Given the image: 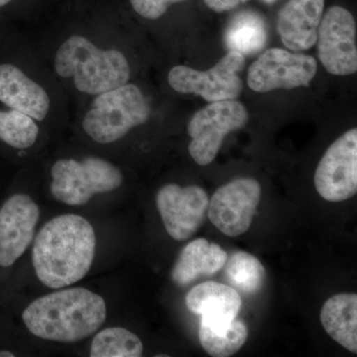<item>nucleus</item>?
Masks as SVG:
<instances>
[{
  "label": "nucleus",
  "instance_id": "1",
  "mask_svg": "<svg viewBox=\"0 0 357 357\" xmlns=\"http://www.w3.org/2000/svg\"><path fill=\"white\" fill-rule=\"evenodd\" d=\"M50 74L82 102L131 82L130 61L98 32H62L48 54Z\"/></svg>",
  "mask_w": 357,
  "mask_h": 357
},
{
  "label": "nucleus",
  "instance_id": "2",
  "mask_svg": "<svg viewBox=\"0 0 357 357\" xmlns=\"http://www.w3.org/2000/svg\"><path fill=\"white\" fill-rule=\"evenodd\" d=\"M96 232L81 215L52 218L40 230L32 249V263L46 287L62 289L84 278L96 255Z\"/></svg>",
  "mask_w": 357,
  "mask_h": 357
},
{
  "label": "nucleus",
  "instance_id": "3",
  "mask_svg": "<svg viewBox=\"0 0 357 357\" xmlns=\"http://www.w3.org/2000/svg\"><path fill=\"white\" fill-rule=\"evenodd\" d=\"M107 319V305L86 288H70L40 297L22 314L30 333L42 340L73 344L89 337Z\"/></svg>",
  "mask_w": 357,
  "mask_h": 357
},
{
  "label": "nucleus",
  "instance_id": "4",
  "mask_svg": "<svg viewBox=\"0 0 357 357\" xmlns=\"http://www.w3.org/2000/svg\"><path fill=\"white\" fill-rule=\"evenodd\" d=\"M151 105L138 84L129 83L84 100L79 109V126L100 145L119 142L134 128L147 123Z\"/></svg>",
  "mask_w": 357,
  "mask_h": 357
},
{
  "label": "nucleus",
  "instance_id": "5",
  "mask_svg": "<svg viewBox=\"0 0 357 357\" xmlns=\"http://www.w3.org/2000/svg\"><path fill=\"white\" fill-rule=\"evenodd\" d=\"M50 174L51 194L69 206H83L95 195L115 191L123 183L121 169L98 156L59 159Z\"/></svg>",
  "mask_w": 357,
  "mask_h": 357
},
{
  "label": "nucleus",
  "instance_id": "6",
  "mask_svg": "<svg viewBox=\"0 0 357 357\" xmlns=\"http://www.w3.org/2000/svg\"><path fill=\"white\" fill-rule=\"evenodd\" d=\"M243 54L229 51L208 70H198L188 66L173 67L168 74L169 86L178 93L202 96L208 102L236 100L243 91L238 73L243 70Z\"/></svg>",
  "mask_w": 357,
  "mask_h": 357
},
{
  "label": "nucleus",
  "instance_id": "7",
  "mask_svg": "<svg viewBox=\"0 0 357 357\" xmlns=\"http://www.w3.org/2000/svg\"><path fill=\"white\" fill-rule=\"evenodd\" d=\"M249 114L243 103L234 100L211 102L192 115L188 124L192 141L189 153L199 166H206L215 160L225 136L243 128Z\"/></svg>",
  "mask_w": 357,
  "mask_h": 357
},
{
  "label": "nucleus",
  "instance_id": "8",
  "mask_svg": "<svg viewBox=\"0 0 357 357\" xmlns=\"http://www.w3.org/2000/svg\"><path fill=\"white\" fill-rule=\"evenodd\" d=\"M317 69L316 60L311 56L272 48L249 67L248 84L256 93L309 86Z\"/></svg>",
  "mask_w": 357,
  "mask_h": 357
},
{
  "label": "nucleus",
  "instance_id": "9",
  "mask_svg": "<svg viewBox=\"0 0 357 357\" xmlns=\"http://www.w3.org/2000/svg\"><path fill=\"white\" fill-rule=\"evenodd\" d=\"M57 98L40 75L15 64H0V102L31 117L40 124L56 115Z\"/></svg>",
  "mask_w": 357,
  "mask_h": 357
},
{
  "label": "nucleus",
  "instance_id": "10",
  "mask_svg": "<svg viewBox=\"0 0 357 357\" xmlns=\"http://www.w3.org/2000/svg\"><path fill=\"white\" fill-rule=\"evenodd\" d=\"M319 196L332 203L347 201L357 192V129L342 134L328 148L314 173Z\"/></svg>",
  "mask_w": 357,
  "mask_h": 357
},
{
  "label": "nucleus",
  "instance_id": "11",
  "mask_svg": "<svg viewBox=\"0 0 357 357\" xmlns=\"http://www.w3.org/2000/svg\"><path fill=\"white\" fill-rule=\"evenodd\" d=\"M317 42L319 60L330 74L349 76L356 73V23L347 9L333 6L326 11Z\"/></svg>",
  "mask_w": 357,
  "mask_h": 357
},
{
  "label": "nucleus",
  "instance_id": "12",
  "mask_svg": "<svg viewBox=\"0 0 357 357\" xmlns=\"http://www.w3.org/2000/svg\"><path fill=\"white\" fill-rule=\"evenodd\" d=\"M261 197L259 183L252 178H239L215 191L208 203L211 223L229 237L241 236L252 223Z\"/></svg>",
  "mask_w": 357,
  "mask_h": 357
},
{
  "label": "nucleus",
  "instance_id": "13",
  "mask_svg": "<svg viewBox=\"0 0 357 357\" xmlns=\"http://www.w3.org/2000/svg\"><path fill=\"white\" fill-rule=\"evenodd\" d=\"M208 194L199 185L168 184L159 190L157 208L169 236L184 241L198 231L208 208Z\"/></svg>",
  "mask_w": 357,
  "mask_h": 357
},
{
  "label": "nucleus",
  "instance_id": "14",
  "mask_svg": "<svg viewBox=\"0 0 357 357\" xmlns=\"http://www.w3.org/2000/svg\"><path fill=\"white\" fill-rule=\"evenodd\" d=\"M38 206L28 195L16 192L0 206V269L13 267L34 237Z\"/></svg>",
  "mask_w": 357,
  "mask_h": 357
},
{
  "label": "nucleus",
  "instance_id": "15",
  "mask_svg": "<svg viewBox=\"0 0 357 357\" xmlns=\"http://www.w3.org/2000/svg\"><path fill=\"white\" fill-rule=\"evenodd\" d=\"M188 309L202 317L201 325L218 330L231 324L241 309V295L231 286L218 282H204L185 296Z\"/></svg>",
  "mask_w": 357,
  "mask_h": 357
},
{
  "label": "nucleus",
  "instance_id": "16",
  "mask_svg": "<svg viewBox=\"0 0 357 357\" xmlns=\"http://www.w3.org/2000/svg\"><path fill=\"white\" fill-rule=\"evenodd\" d=\"M325 0H289L281 9L277 31L286 48L309 50L317 43Z\"/></svg>",
  "mask_w": 357,
  "mask_h": 357
},
{
  "label": "nucleus",
  "instance_id": "17",
  "mask_svg": "<svg viewBox=\"0 0 357 357\" xmlns=\"http://www.w3.org/2000/svg\"><path fill=\"white\" fill-rule=\"evenodd\" d=\"M227 260V253L218 244L198 238L183 249L174 265L171 277L176 285L185 287L199 277L218 273Z\"/></svg>",
  "mask_w": 357,
  "mask_h": 357
},
{
  "label": "nucleus",
  "instance_id": "18",
  "mask_svg": "<svg viewBox=\"0 0 357 357\" xmlns=\"http://www.w3.org/2000/svg\"><path fill=\"white\" fill-rule=\"evenodd\" d=\"M326 333L347 351L357 352V295L338 294L328 299L321 311Z\"/></svg>",
  "mask_w": 357,
  "mask_h": 357
},
{
  "label": "nucleus",
  "instance_id": "19",
  "mask_svg": "<svg viewBox=\"0 0 357 357\" xmlns=\"http://www.w3.org/2000/svg\"><path fill=\"white\" fill-rule=\"evenodd\" d=\"M264 21L253 13H241L230 22L225 34V45L230 51L251 55L262 50L266 44Z\"/></svg>",
  "mask_w": 357,
  "mask_h": 357
},
{
  "label": "nucleus",
  "instance_id": "20",
  "mask_svg": "<svg viewBox=\"0 0 357 357\" xmlns=\"http://www.w3.org/2000/svg\"><path fill=\"white\" fill-rule=\"evenodd\" d=\"M225 278L237 292L255 295L264 285L266 271L262 263L244 251H236L227 257L225 264Z\"/></svg>",
  "mask_w": 357,
  "mask_h": 357
},
{
  "label": "nucleus",
  "instance_id": "21",
  "mask_svg": "<svg viewBox=\"0 0 357 357\" xmlns=\"http://www.w3.org/2000/svg\"><path fill=\"white\" fill-rule=\"evenodd\" d=\"M41 133L39 122L17 110L0 109V142L13 149H29Z\"/></svg>",
  "mask_w": 357,
  "mask_h": 357
},
{
  "label": "nucleus",
  "instance_id": "22",
  "mask_svg": "<svg viewBox=\"0 0 357 357\" xmlns=\"http://www.w3.org/2000/svg\"><path fill=\"white\" fill-rule=\"evenodd\" d=\"M199 342L211 356L229 357L241 351L248 337L245 324L234 319L230 325L218 330H211L201 325Z\"/></svg>",
  "mask_w": 357,
  "mask_h": 357
},
{
  "label": "nucleus",
  "instance_id": "23",
  "mask_svg": "<svg viewBox=\"0 0 357 357\" xmlns=\"http://www.w3.org/2000/svg\"><path fill=\"white\" fill-rule=\"evenodd\" d=\"M143 344L140 338L123 328H107L96 333L91 342V357H139Z\"/></svg>",
  "mask_w": 357,
  "mask_h": 357
},
{
  "label": "nucleus",
  "instance_id": "24",
  "mask_svg": "<svg viewBox=\"0 0 357 357\" xmlns=\"http://www.w3.org/2000/svg\"><path fill=\"white\" fill-rule=\"evenodd\" d=\"M185 0H129L138 15L148 20H157L168 10L169 7Z\"/></svg>",
  "mask_w": 357,
  "mask_h": 357
},
{
  "label": "nucleus",
  "instance_id": "25",
  "mask_svg": "<svg viewBox=\"0 0 357 357\" xmlns=\"http://www.w3.org/2000/svg\"><path fill=\"white\" fill-rule=\"evenodd\" d=\"M206 6L215 13H222L231 10L246 0H204Z\"/></svg>",
  "mask_w": 357,
  "mask_h": 357
},
{
  "label": "nucleus",
  "instance_id": "26",
  "mask_svg": "<svg viewBox=\"0 0 357 357\" xmlns=\"http://www.w3.org/2000/svg\"><path fill=\"white\" fill-rule=\"evenodd\" d=\"M13 0H0V7H3L7 6V4L10 3Z\"/></svg>",
  "mask_w": 357,
  "mask_h": 357
},
{
  "label": "nucleus",
  "instance_id": "27",
  "mask_svg": "<svg viewBox=\"0 0 357 357\" xmlns=\"http://www.w3.org/2000/svg\"><path fill=\"white\" fill-rule=\"evenodd\" d=\"M263 1L266 2L268 4H271L276 1V0H263Z\"/></svg>",
  "mask_w": 357,
  "mask_h": 357
}]
</instances>
